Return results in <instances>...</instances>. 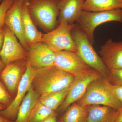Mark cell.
I'll return each mask as SVG.
<instances>
[{
    "mask_svg": "<svg viewBox=\"0 0 122 122\" xmlns=\"http://www.w3.org/2000/svg\"><path fill=\"white\" fill-rule=\"evenodd\" d=\"M75 77L54 66L36 69L32 86L39 96H44L69 87Z\"/></svg>",
    "mask_w": 122,
    "mask_h": 122,
    "instance_id": "6da1fadb",
    "label": "cell"
},
{
    "mask_svg": "<svg viewBox=\"0 0 122 122\" xmlns=\"http://www.w3.org/2000/svg\"><path fill=\"white\" fill-rule=\"evenodd\" d=\"M83 106L99 105L107 106L119 110L122 105L113 91L108 78L102 76L92 82L83 97L77 102Z\"/></svg>",
    "mask_w": 122,
    "mask_h": 122,
    "instance_id": "7a4b0ae2",
    "label": "cell"
},
{
    "mask_svg": "<svg viewBox=\"0 0 122 122\" xmlns=\"http://www.w3.org/2000/svg\"><path fill=\"white\" fill-rule=\"evenodd\" d=\"M30 17L36 26L46 33L58 26V0H25Z\"/></svg>",
    "mask_w": 122,
    "mask_h": 122,
    "instance_id": "3957f363",
    "label": "cell"
},
{
    "mask_svg": "<svg viewBox=\"0 0 122 122\" xmlns=\"http://www.w3.org/2000/svg\"><path fill=\"white\" fill-rule=\"evenodd\" d=\"M71 33L77 47V55L85 63L103 76L108 77L109 69L102 58L96 52L89 38L77 23L72 29Z\"/></svg>",
    "mask_w": 122,
    "mask_h": 122,
    "instance_id": "277c9868",
    "label": "cell"
},
{
    "mask_svg": "<svg viewBox=\"0 0 122 122\" xmlns=\"http://www.w3.org/2000/svg\"><path fill=\"white\" fill-rule=\"evenodd\" d=\"M112 21L122 23V9L97 12L83 10L77 21L92 44L94 42V32L96 28L101 24Z\"/></svg>",
    "mask_w": 122,
    "mask_h": 122,
    "instance_id": "5b68a950",
    "label": "cell"
},
{
    "mask_svg": "<svg viewBox=\"0 0 122 122\" xmlns=\"http://www.w3.org/2000/svg\"><path fill=\"white\" fill-rule=\"evenodd\" d=\"M75 25L62 21L55 29L43 34L42 42L46 44L55 52L69 51L77 53V47L71 33Z\"/></svg>",
    "mask_w": 122,
    "mask_h": 122,
    "instance_id": "8992f818",
    "label": "cell"
},
{
    "mask_svg": "<svg viewBox=\"0 0 122 122\" xmlns=\"http://www.w3.org/2000/svg\"><path fill=\"white\" fill-rule=\"evenodd\" d=\"M55 53L56 57L54 66L75 76L96 70L85 63L74 52L62 51Z\"/></svg>",
    "mask_w": 122,
    "mask_h": 122,
    "instance_id": "52a82bcc",
    "label": "cell"
},
{
    "mask_svg": "<svg viewBox=\"0 0 122 122\" xmlns=\"http://www.w3.org/2000/svg\"><path fill=\"white\" fill-rule=\"evenodd\" d=\"M36 72V69L32 68L28 62L27 68L20 81L15 98L5 109L0 110V114L9 120L13 121L16 120L19 107L32 86Z\"/></svg>",
    "mask_w": 122,
    "mask_h": 122,
    "instance_id": "ba28073f",
    "label": "cell"
},
{
    "mask_svg": "<svg viewBox=\"0 0 122 122\" xmlns=\"http://www.w3.org/2000/svg\"><path fill=\"white\" fill-rule=\"evenodd\" d=\"M102 76V75L96 70L75 76L74 80L69 87L67 96L59 107V111H66L71 105L80 100L85 94L90 83Z\"/></svg>",
    "mask_w": 122,
    "mask_h": 122,
    "instance_id": "9c48e42d",
    "label": "cell"
},
{
    "mask_svg": "<svg viewBox=\"0 0 122 122\" xmlns=\"http://www.w3.org/2000/svg\"><path fill=\"white\" fill-rule=\"evenodd\" d=\"M4 39L0 57L5 65L15 61L26 59V51L12 32L5 25Z\"/></svg>",
    "mask_w": 122,
    "mask_h": 122,
    "instance_id": "30bf717a",
    "label": "cell"
},
{
    "mask_svg": "<svg viewBox=\"0 0 122 122\" xmlns=\"http://www.w3.org/2000/svg\"><path fill=\"white\" fill-rule=\"evenodd\" d=\"M26 59L32 68L40 69L54 66L55 53L48 46L41 42L26 50Z\"/></svg>",
    "mask_w": 122,
    "mask_h": 122,
    "instance_id": "8fae6325",
    "label": "cell"
},
{
    "mask_svg": "<svg viewBox=\"0 0 122 122\" xmlns=\"http://www.w3.org/2000/svg\"><path fill=\"white\" fill-rule=\"evenodd\" d=\"M27 65V59H21L5 66L2 70L0 78L11 95L16 93Z\"/></svg>",
    "mask_w": 122,
    "mask_h": 122,
    "instance_id": "7c38bea8",
    "label": "cell"
},
{
    "mask_svg": "<svg viewBox=\"0 0 122 122\" xmlns=\"http://www.w3.org/2000/svg\"><path fill=\"white\" fill-rule=\"evenodd\" d=\"M25 0H15L5 15V24L14 34L25 50L27 49L22 28L21 10Z\"/></svg>",
    "mask_w": 122,
    "mask_h": 122,
    "instance_id": "4fadbf2b",
    "label": "cell"
},
{
    "mask_svg": "<svg viewBox=\"0 0 122 122\" xmlns=\"http://www.w3.org/2000/svg\"><path fill=\"white\" fill-rule=\"evenodd\" d=\"M99 53L109 70L122 68V41L109 39L101 46Z\"/></svg>",
    "mask_w": 122,
    "mask_h": 122,
    "instance_id": "5bb4252c",
    "label": "cell"
},
{
    "mask_svg": "<svg viewBox=\"0 0 122 122\" xmlns=\"http://www.w3.org/2000/svg\"><path fill=\"white\" fill-rule=\"evenodd\" d=\"M85 0H58L59 13L58 18V25L62 21L70 24H75L83 10Z\"/></svg>",
    "mask_w": 122,
    "mask_h": 122,
    "instance_id": "9a60e30c",
    "label": "cell"
},
{
    "mask_svg": "<svg viewBox=\"0 0 122 122\" xmlns=\"http://www.w3.org/2000/svg\"><path fill=\"white\" fill-rule=\"evenodd\" d=\"M21 18L23 34L27 48L41 42L43 34L38 30L36 26L30 17L25 0L22 5Z\"/></svg>",
    "mask_w": 122,
    "mask_h": 122,
    "instance_id": "2e32d148",
    "label": "cell"
},
{
    "mask_svg": "<svg viewBox=\"0 0 122 122\" xmlns=\"http://www.w3.org/2000/svg\"><path fill=\"white\" fill-rule=\"evenodd\" d=\"M118 111L107 106L90 105L86 122H115Z\"/></svg>",
    "mask_w": 122,
    "mask_h": 122,
    "instance_id": "e0dca14e",
    "label": "cell"
},
{
    "mask_svg": "<svg viewBox=\"0 0 122 122\" xmlns=\"http://www.w3.org/2000/svg\"><path fill=\"white\" fill-rule=\"evenodd\" d=\"M40 96L32 86L19 107L14 122H28L30 114L39 100Z\"/></svg>",
    "mask_w": 122,
    "mask_h": 122,
    "instance_id": "ac0fdd59",
    "label": "cell"
},
{
    "mask_svg": "<svg viewBox=\"0 0 122 122\" xmlns=\"http://www.w3.org/2000/svg\"><path fill=\"white\" fill-rule=\"evenodd\" d=\"M89 107L74 103L66 110L65 113L58 122H86Z\"/></svg>",
    "mask_w": 122,
    "mask_h": 122,
    "instance_id": "d6986e66",
    "label": "cell"
},
{
    "mask_svg": "<svg viewBox=\"0 0 122 122\" xmlns=\"http://www.w3.org/2000/svg\"><path fill=\"white\" fill-rule=\"evenodd\" d=\"M122 9V0H85L82 10L102 12L115 9Z\"/></svg>",
    "mask_w": 122,
    "mask_h": 122,
    "instance_id": "ffe728a7",
    "label": "cell"
},
{
    "mask_svg": "<svg viewBox=\"0 0 122 122\" xmlns=\"http://www.w3.org/2000/svg\"><path fill=\"white\" fill-rule=\"evenodd\" d=\"M69 87L60 91L40 96L39 101L46 106L55 111L65 99Z\"/></svg>",
    "mask_w": 122,
    "mask_h": 122,
    "instance_id": "44dd1931",
    "label": "cell"
},
{
    "mask_svg": "<svg viewBox=\"0 0 122 122\" xmlns=\"http://www.w3.org/2000/svg\"><path fill=\"white\" fill-rule=\"evenodd\" d=\"M56 115L54 111L43 105L38 100L30 114L28 122H42Z\"/></svg>",
    "mask_w": 122,
    "mask_h": 122,
    "instance_id": "7402d4cb",
    "label": "cell"
},
{
    "mask_svg": "<svg viewBox=\"0 0 122 122\" xmlns=\"http://www.w3.org/2000/svg\"><path fill=\"white\" fill-rule=\"evenodd\" d=\"M107 78L112 85L122 86V68L109 70Z\"/></svg>",
    "mask_w": 122,
    "mask_h": 122,
    "instance_id": "603a6c76",
    "label": "cell"
},
{
    "mask_svg": "<svg viewBox=\"0 0 122 122\" xmlns=\"http://www.w3.org/2000/svg\"><path fill=\"white\" fill-rule=\"evenodd\" d=\"M12 101L11 94L3 82L0 81V103L7 107Z\"/></svg>",
    "mask_w": 122,
    "mask_h": 122,
    "instance_id": "cb8c5ba5",
    "label": "cell"
},
{
    "mask_svg": "<svg viewBox=\"0 0 122 122\" xmlns=\"http://www.w3.org/2000/svg\"><path fill=\"white\" fill-rule=\"evenodd\" d=\"M15 0H3L0 4V27L5 26V20L7 11Z\"/></svg>",
    "mask_w": 122,
    "mask_h": 122,
    "instance_id": "d4e9b609",
    "label": "cell"
},
{
    "mask_svg": "<svg viewBox=\"0 0 122 122\" xmlns=\"http://www.w3.org/2000/svg\"><path fill=\"white\" fill-rule=\"evenodd\" d=\"M113 91L122 105V86L112 85Z\"/></svg>",
    "mask_w": 122,
    "mask_h": 122,
    "instance_id": "484cf974",
    "label": "cell"
},
{
    "mask_svg": "<svg viewBox=\"0 0 122 122\" xmlns=\"http://www.w3.org/2000/svg\"><path fill=\"white\" fill-rule=\"evenodd\" d=\"M4 26L0 27V52L1 50L4 39Z\"/></svg>",
    "mask_w": 122,
    "mask_h": 122,
    "instance_id": "4316f807",
    "label": "cell"
},
{
    "mask_svg": "<svg viewBox=\"0 0 122 122\" xmlns=\"http://www.w3.org/2000/svg\"><path fill=\"white\" fill-rule=\"evenodd\" d=\"M42 122H58L56 119V115H55L48 118Z\"/></svg>",
    "mask_w": 122,
    "mask_h": 122,
    "instance_id": "83f0119b",
    "label": "cell"
},
{
    "mask_svg": "<svg viewBox=\"0 0 122 122\" xmlns=\"http://www.w3.org/2000/svg\"><path fill=\"white\" fill-rule=\"evenodd\" d=\"M115 122H122V108L119 110Z\"/></svg>",
    "mask_w": 122,
    "mask_h": 122,
    "instance_id": "f1b7e54d",
    "label": "cell"
},
{
    "mask_svg": "<svg viewBox=\"0 0 122 122\" xmlns=\"http://www.w3.org/2000/svg\"><path fill=\"white\" fill-rule=\"evenodd\" d=\"M0 122H14V121L9 120L0 114Z\"/></svg>",
    "mask_w": 122,
    "mask_h": 122,
    "instance_id": "f546056e",
    "label": "cell"
},
{
    "mask_svg": "<svg viewBox=\"0 0 122 122\" xmlns=\"http://www.w3.org/2000/svg\"><path fill=\"white\" fill-rule=\"evenodd\" d=\"M5 65L2 62V60L0 58V75L1 74V72H2V70L5 68Z\"/></svg>",
    "mask_w": 122,
    "mask_h": 122,
    "instance_id": "4dcf8cb0",
    "label": "cell"
},
{
    "mask_svg": "<svg viewBox=\"0 0 122 122\" xmlns=\"http://www.w3.org/2000/svg\"><path fill=\"white\" fill-rule=\"evenodd\" d=\"M6 107L4 105H2L1 103H0V110H4L6 108Z\"/></svg>",
    "mask_w": 122,
    "mask_h": 122,
    "instance_id": "1f68e13d",
    "label": "cell"
},
{
    "mask_svg": "<svg viewBox=\"0 0 122 122\" xmlns=\"http://www.w3.org/2000/svg\"><path fill=\"white\" fill-rule=\"evenodd\" d=\"M2 0H0V3L2 2Z\"/></svg>",
    "mask_w": 122,
    "mask_h": 122,
    "instance_id": "d6a6232c",
    "label": "cell"
}]
</instances>
